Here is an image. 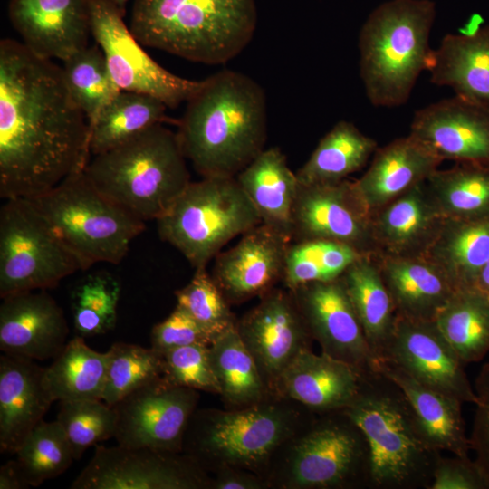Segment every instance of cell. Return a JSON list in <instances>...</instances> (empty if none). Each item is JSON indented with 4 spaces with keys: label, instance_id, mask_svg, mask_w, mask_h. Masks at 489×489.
I'll return each mask as SVG.
<instances>
[{
    "label": "cell",
    "instance_id": "19",
    "mask_svg": "<svg viewBox=\"0 0 489 489\" xmlns=\"http://www.w3.org/2000/svg\"><path fill=\"white\" fill-rule=\"evenodd\" d=\"M410 134L443 161L489 167V108L457 95L417 110Z\"/></svg>",
    "mask_w": 489,
    "mask_h": 489
},
{
    "label": "cell",
    "instance_id": "36",
    "mask_svg": "<svg viewBox=\"0 0 489 489\" xmlns=\"http://www.w3.org/2000/svg\"><path fill=\"white\" fill-rule=\"evenodd\" d=\"M209 360L220 386V395L232 408H244L273 394L235 326L208 345Z\"/></svg>",
    "mask_w": 489,
    "mask_h": 489
},
{
    "label": "cell",
    "instance_id": "27",
    "mask_svg": "<svg viewBox=\"0 0 489 489\" xmlns=\"http://www.w3.org/2000/svg\"><path fill=\"white\" fill-rule=\"evenodd\" d=\"M34 360L4 353L0 357V450L14 454L53 402Z\"/></svg>",
    "mask_w": 489,
    "mask_h": 489
},
{
    "label": "cell",
    "instance_id": "9",
    "mask_svg": "<svg viewBox=\"0 0 489 489\" xmlns=\"http://www.w3.org/2000/svg\"><path fill=\"white\" fill-rule=\"evenodd\" d=\"M156 221L161 239L195 269L206 267L229 241L262 224L236 178L222 177L190 182Z\"/></svg>",
    "mask_w": 489,
    "mask_h": 489
},
{
    "label": "cell",
    "instance_id": "45",
    "mask_svg": "<svg viewBox=\"0 0 489 489\" xmlns=\"http://www.w3.org/2000/svg\"><path fill=\"white\" fill-rule=\"evenodd\" d=\"M175 294L177 305L186 311L212 340L235 326L236 320L228 301L206 267L196 269L190 282Z\"/></svg>",
    "mask_w": 489,
    "mask_h": 489
},
{
    "label": "cell",
    "instance_id": "14",
    "mask_svg": "<svg viewBox=\"0 0 489 489\" xmlns=\"http://www.w3.org/2000/svg\"><path fill=\"white\" fill-rule=\"evenodd\" d=\"M198 390L164 375L137 388L112 408L118 445L182 453L183 437L198 402Z\"/></svg>",
    "mask_w": 489,
    "mask_h": 489
},
{
    "label": "cell",
    "instance_id": "23",
    "mask_svg": "<svg viewBox=\"0 0 489 489\" xmlns=\"http://www.w3.org/2000/svg\"><path fill=\"white\" fill-rule=\"evenodd\" d=\"M365 374L344 361L307 349L283 372L275 392L320 415L342 411L358 395Z\"/></svg>",
    "mask_w": 489,
    "mask_h": 489
},
{
    "label": "cell",
    "instance_id": "41",
    "mask_svg": "<svg viewBox=\"0 0 489 489\" xmlns=\"http://www.w3.org/2000/svg\"><path fill=\"white\" fill-rule=\"evenodd\" d=\"M14 455L30 487L62 475L74 460L69 440L57 420L37 424Z\"/></svg>",
    "mask_w": 489,
    "mask_h": 489
},
{
    "label": "cell",
    "instance_id": "30",
    "mask_svg": "<svg viewBox=\"0 0 489 489\" xmlns=\"http://www.w3.org/2000/svg\"><path fill=\"white\" fill-rule=\"evenodd\" d=\"M235 178L261 223L292 240V208L299 180L282 150L264 149Z\"/></svg>",
    "mask_w": 489,
    "mask_h": 489
},
{
    "label": "cell",
    "instance_id": "18",
    "mask_svg": "<svg viewBox=\"0 0 489 489\" xmlns=\"http://www.w3.org/2000/svg\"><path fill=\"white\" fill-rule=\"evenodd\" d=\"M381 360L394 363L421 384L463 403H477L465 364L435 321L397 314L393 335Z\"/></svg>",
    "mask_w": 489,
    "mask_h": 489
},
{
    "label": "cell",
    "instance_id": "11",
    "mask_svg": "<svg viewBox=\"0 0 489 489\" xmlns=\"http://www.w3.org/2000/svg\"><path fill=\"white\" fill-rule=\"evenodd\" d=\"M81 270L31 199H5L0 208V297L45 290Z\"/></svg>",
    "mask_w": 489,
    "mask_h": 489
},
{
    "label": "cell",
    "instance_id": "2",
    "mask_svg": "<svg viewBox=\"0 0 489 489\" xmlns=\"http://www.w3.org/2000/svg\"><path fill=\"white\" fill-rule=\"evenodd\" d=\"M187 104L177 134L203 177H235L264 149L266 98L251 77L219 71L202 80Z\"/></svg>",
    "mask_w": 489,
    "mask_h": 489
},
{
    "label": "cell",
    "instance_id": "12",
    "mask_svg": "<svg viewBox=\"0 0 489 489\" xmlns=\"http://www.w3.org/2000/svg\"><path fill=\"white\" fill-rule=\"evenodd\" d=\"M111 0H91V31L120 91L149 95L168 108L187 102L202 81L171 73L154 61L123 21Z\"/></svg>",
    "mask_w": 489,
    "mask_h": 489
},
{
    "label": "cell",
    "instance_id": "6",
    "mask_svg": "<svg viewBox=\"0 0 489 489\" xmlns=\"http://www.w3.org/2000/svg\"><path fill=\"white\" fill-rule=\"evenodd\" d=\"M177 134L156 124L125 142L93 155L84 173L110 200L142 220H157L189 185Z\"/></svg>",
    "mask_w": 489,
    "mask_h": 489
},
{
    "label": "cell",
    "instance_id": "42",
    "mask_svg": "<svg viewBox=\"0 0 489 489\" xmlns=\"http://www.w3.org/2000/svg\"><path fill=\"white\" fill-rule=\"evenodd\" d=\"M107 353L109 364L101 399L110 406L164 375L163 356L152 348L116 342Z\"/></svg>",
    "mask_w": 489,
    "mask_h": 489
},
{
    "label": "cell",
    "instance_id": "38",
    "mask_svg": "<svg viewBox=\"0 0 489 489\" xmlns=\"http://www.w3.org/2000/svg\"><path fill=\"white\" fill-rule=\"evenodd\" d=\"M167 108L155 97L120 91L90 125L91 154L109 150L162 123Z\"/></svg>",
    "mask_w": 489,
    "mask_h": 489
},
{
    "label": "cell",
    "instance_id": "35",
    "mask_svg": "<svg viewBox=\"0 0 489 489\" xmlns=\"http://www.w3.org/2000/svg\"><path fill=\"white\" fill-rule=\"evenodd\" d=\"M435 322L465 365L489 352V295L477 286L455 290Z\"/></svg>",
    "mask_w": 489,
    "mask_h": 489
},
{
    "label": "cell",
    "instance_id": "44",
    "mask_svg": "<svg viewBox=\"0 0 489 489\" xmlns=\"http://www.w3.org/2000/svg\"><path fill=\"white\" fill-rule=\"evenodd\" d=\"M119 283L108 274L86 279L73 296V324L79 336L104 334L115 326L120 297Z\"/></svg>",
    "mask_w": 489,
    "mask_h": 489
},
{
    "label": "cell",
    "instance_id": "1",
    "mask_svg": "<svg viewBox=\"0 0 489 489\" xmlns=\"http://www.w3.org/2000/svg\"><path fill=\"white\" fill-rule=\"evenodd\" d=\"M90 126L62 68L0 42V196L32 199L83 171Z\"/></svg>",
    "mask_w": 489,
    "mask_h": 489
},
{
    "label": "cell",
    "instance_id": "8",
    "mask_svg": "<svg viewBox=\"0 0 489 489\" xmlns=\"http://www.w3.org/2000/svg\"><path fill=\"white\" fill-rule=\"evenodd\" d=\"M31 200L81 270L98 263L120 264L145 229L144 221L102 195L84 170Z\"/></svg>",
    "mask_w": 489,
    "mask_h": 489
},
{
    "label": "cell",
    "instance_id": "34",
    "mask_svg": "<svg viewBox=\"0 0 489 489\" xmlns=\"http://www.w3.org/2000/svg\"><path fill=\"white\" fill-rule=\"evenodd\" d=\"M378 148L377 141L347 120L337 122L319 141L296 172L301 184L335 182L362 168Z\"/></svg>",
    "mask_w": 489,
    "mask_h": 489
},
{
    "label": "cell",
    "instance_id": "17",
    "mask_svg": "<svg viewBox=\"0 0 489 489\" xmlns=\"http://www.w3.org/2000/svg\"><path fill=\"white\" fill-rule=\"evenodd\" d=\"M321 352L364 373L378 371L374 357L341 278L313 282L291 291Z\"/></svg>",
    "mask_w": 489,
    "mask_h": 489
},
{
    "label": "cell",
    "instance_id": "25",
    "mask_svg": "<svg viewBox=\"0 0 489 489\" xmlns=\"http://www.w3.org/2000/svg\"><path fill=\"white\" fill-rule=\"evenodd\" d=\"M430 82L489 108V25L446 34L428 55Z\"/></svg>",
    "mask_w": 489,
    "mask_h": 489
},
{
    "label": "cell",
    "instance_id": "37",
    "mask_svg": "<svg viewBox=\"0 0 489 489\" xmlns=\"http://www.w3.org/2000/svg\"><path fill=\"white\" fill-rule=\"evenodd\" d=\"M434 205L445 218H489V167L455 163L434 171L425 181Z\"/></svg>",
    "mask_w": 489,
    "mask_h": 489
},
{
    "label": "cell",
    "instance_id": "15",
    "mask_svg": "<svg viewBox=\"0 0 489 489\" xmlns=\"http://www.w3.org/2000/svg\"><path fill=\"white\" fill-rule=\"evenodd\" d=\"M292 239H324L375 255L371 212L355 182L301 184L292 208Z\"/></svg>",
    "mask_w": 489,
    "mask_h": 489
},
{
    "label": "cell",
    "instance_id": "53",
    "mask_svg": "<svg viewBox=\"0 0 489 489\" xmlns=\"http://www.w3.org/2000/svg\"><path fill=\"white\" fill-rule=\"evenodd\" d=\"M116 6L120 9L121 14L124 15L126 10V5L129 0H111Z\"/></svg>",
    "mask_w": 489,
    "mask_h": 489
},
{
    "label": "cell",
    "instance_id": "13",
    "mask_svg": "<svg viewBox=\"0 0 489 489\" xmlns=\"http://www.w3.org/2000/svg\"><path fill=\"white\" fill-rule=\"evenodd\" d=\"M211 478L191 457L148 447L97 446L72 489H202Z\"/></svg>",
    "mask_w": 489,
    "mask_h": 489
},
{
    "label": "cell",
    "instance_id": "10",
    "mask_svg": "<svg viewBox=\"0 0 489 489\" xmlns=\"http://www.w3.org/2000/svg\"><path fill=\"white\" fill-rule=\"evenodd\" d=\"M283 448L287 451L277 478L279 487H369V445L360 428L344 411L321 414Z\"/></svg>",
    "mask_w": 489,
    "mask_h": 489
},
{
    "label": "cell",
    "instance_id": "49",
    "mask_svg": "<svg viewBox=\"0 0 489 489\" xmlns=\"http://www.w3.org/2000/svg\"><path fill=\"white\" fill-rule=\"evenodd\" d=\"M474 389L477 403L469 437L471 451L489 480V362L482 366L475 379Z\"/></svg>",
    "mask_w": 489,
    "mask_h": 489
},
{
    "label": "cell",
    "instance_id": "24",
    "mask_svg": "<svg viewBox=\"0 0 489 489\" xmlns=\"http://www.w3.org/2000/svg\"><path fill=\"white\" fill-rule=\"evenodd\" d=\"M445 217L429 197L425 181L371 213L375 255L423 257Z\"/></svg>",
    "mask_w": 489,
    "mask_h": 489
},
{
    "label": "cell",
    "instance_id": "28",
    "mask_svg": "<svg viewBox=\"0 0 489 489\" xmlns=\"http://www.w3.org/2000/svg\"><path fill=\"white\" fill-rule=\"evenodd\" d=\"M378 371L396 383L407 397L418 426L431 446L467 457L471 451L462 414L463 402L430 388L388 360L378 363Z\"/></svg>",
    "mask_w": 489,
    "mask_h": 489
},
{
    "label": "cell",
    "instance_id": "31",
    "mask_svg": "<svg viewBox=\"0 0 489 489\" xmlns=\"http://www.w3.org/2000/svg\"><path fill=\"white\" fill-rule=\"evenodd\" d=\"M378 363L393 335L397 312L374 255H363L340 276Z\"/></svg>",
    "mask_w": 489,
    "mask_h": 489
},
{
    "label": "cell",
    "instance_id": "22",
    "mask_svg": "<svg viewBox=\"0 0 489 489\" xmlns=\"http://www.w3.org/2000/svg\"><path fill=\"white\" fill-rule=\"evenodd\" d=\"M0 350L34 360L55 358L67 343L69 328L62 310L44 290L2 298Z\"/></svg>",
    "mask_w": 489,
    "mask_h": 489
},
{
    "label": "cell",
    "instance_id": "51",
    "mask_svg": "<svg viewBox=\"0 0 489 489\" xmlns=\"http://www.w3.org/2000/svg\"><path fill=\"white\" fill-rule=\"evenodd\" d=\"M28 487L30 485L16 459L7 461L0 467V489H24Z\"/></svg>",
    "mask_w": 489,
    "mask_h": 489
},
{
    "label": "cell",
    "instance_id": "4",
    "mask_svg": "<svg viewBox=\"0 0 489 489\" xmlns=\"http://www.w3.org/2000/svg\"><path fill=\"white\" fill-rule=\"evenodd\" d=\"M344 411L364 434L370 455L369 487L429 489L441 452L425 438L400 388L379 371L364 375Z\"/></svg>",
    "mask_w": 489,
    "mask_h": 489
},
{
    "label": "cell",
    "instance_id": "39",
    "mask_svg": "<svg viewBox=\"0 0 489 489\" xmlns=\"http://www.w3.org/2000/svg\"><path fill=\"white\" fill-rule=\"evenodd\" d=\"M363 255L366 254L350 245L331 240L310 239L291 243L285 257L283 281L288 290L293 291L309 283L335 280Z\"/></svg>",
    "mask_w": 489,
    "mask_h": 489
},
{
    "label": "cell",
    "instance_id": "16",
    "mask_svg": "<svg viewBox=\"0 0 489 489\" xmlns=\"http://www.w3.org/2000/svg\"><path fill=\"white\" fill-rule=\"evenodd\" d=\"M235 328L269 389L312 340L292 292L273 289L247 312ZM277 394V393H276Z\"/></svg>",
    "mask_w": 489,
    "mask_h": 489
},
{
    "label": "cell",
    "instance_id": "32",
    "mask_svg": "<svg viewBox=\"0 0 489 489\" xmlns=\"http://www.w3.org/2000/svg\"><path fill=\"white\" fill-rule=\"evenodd\" d=\"M424 257L444 273L455 290L476 286L489 260V218H445Z\"/></svg>",
    "mask_w": 489,
    "mask_h": 489
},
{
    "label": "cell",
    "instance_id": "5",
    "mask_svg": "<svg viewBox=\"0 0 489 489\" xmlns=\"http://www.w3.org/2000/svg\"><path fill=\"white\" fill-rule=\"evenodd\" d=\"M296 403L273 393L244 408L195 410L182 453L206 472L231 466L264 476L273 458L308 424Z\"/></svg>",
    "mask_w": 489,
    "mask_h": 489
},
{
    "label": "cell",
    "instance_id": "52",
    "mask_svg": "<svg viewBox=\"0 0 489 489\" xmlns=\"http://www.w3.org/2000/svg\"><path fill=\"white\" fill-rule=\"evenodd\" d=\"M476 286L489 295V260L479 273Z\"/></svg>",
    "mask_w": 489,
    "mask_h": 489
},
{
    "label": "cell",
    "instance_id": "29",
    "mask_svg": "<svg viewBox=\"0 0 489 489\" xmlns=\"http://www.w3.org/2000/svg\"><path fill=\"white\" fill-rule=\"evenodd\" d=\"M374 256L399 316L435 321L455 292L444 273L424 256Z\"/></svg>",
    "mask_w": 489,
    "mask_h": 489
},
{
    "label": "cell",
    "instance_id": "3",
    "mask_svg": "<svg viewBox=\"0 0 489 489\" xmlns=\"http://www.w3.org/2000/svg\"><path fill=\"white\" fill-rule=\"evenodd\" d=\"M256 23L254 0H135L129 29L143 46L218 65L248 45Z\"/></svg>",
    "mask_w": 489,
    "mask_h": 489
},
{
    "label": "cell",
    "instance_id": "50",
    "mask_svg": "<svg viewBox=\"0 0 489 489\" xmlns=\"http://www.w3.org/2000/svg\"><path fill=\"white\" fill-rule=\"evenodd\" d=\"M212 472L215 476L210 488L214 489H263L270 485L265 477L240 468L221 466Z\"/></svg>",
    "mask_w": 489,
    "mask_h": 489
},
{
    "label": "cell",
    "instance_id": "20",
    "mask_svg": "<svg viewBox=\"0 0 489 489\" xmlns=\"http://www.w3.org/2000/svg\"><path fill=\"white\" fill-rule=\"evenodd\" d=\"M292 239L260 224L242 235L237 244L220 252L211 274L228 302L263 296L283 281Z\"/></svg>",
    "mask_w": 489,
    "mask_h": 489
},
{
    "label": "cell",
    "instance_id": "7",
    "mask_svg": "<svg viewBox=\"0 0 489 489\" xmlns=\"http://www.w3.org/2000/svg\"><path fill=\"white\" fill-rule=\"evenodd\" d=\"M432 0H389L374 9L359 34L360 75L375 107L405 104L431 51Z\"/></svg>",
    "mask_w": 489,
    "mask_h": 489
},
{
    "label": "cell",
    "instance_id": "43",
    "mask_svg": "<svg viewBox=\"0 0 489 489\" xmlns=\"http://www.w3.org/2000/svg\"><path fill=\"white\" fill-rule=\"evenodd\" d=\"M56 420L64 430L74 459L115 435L114 409L101 399L62 401Z\"/></svg>",
    "mask_w": 489,
    "mask_h": 489
},
{
    "label": "cell",
    "instance_id": "48",
    "mask_svg": "<svg viewBox=\"0 0 489 489\" xmlns=\"http://www.w3.org/2000/svg\"><path fill=\"white\" fill-rule=\"evenodd\" d=\"M429 489H489V480L469 456H440Z\"/></svg>",
    "mask_w": 489,
    "mask_h": 489
},
{
    "label": "cell",
    "instance_id": "26",
    "mask_svg": "<svg viewBox=\"0 0 489 489\" xmlns=\"http://www.w3.org/2000/svg\"><path fill=\"white\" fill-rule=\"evenodd\" d=\"M443 160L412 134L377 148L355 186L372 213L426 181Z\"/></svg>",
    "mask_w": 489,
    "mask_h": 489
},
{
    "label": "cell",
    "instance_id": "21",
    "mask_svg": "<svg viewBox=\"0 0 489 489\" xmlns=\"http://www.w3.org/2000/svg\"><path fill=\"white\" fill-rule=\"evenodd\" d=\"M8 15L25 47L65 61L88 46L91 0H10Z\"/></svg>",
    "mask_w": 489,
    "mask_h": 489
},
{
    "label": "cell",
    "instance_id": "40",
    "mask_svg": "<svg viewBox=\"0 0 489 489\" xmlns=\"http://www.w3.org/2000/svg\"><path fill=\"white\" fill-rule=\"evenodd\" d=\"M62 68L66 84L90 126L120 91L104 53L98 46H87L63 61Z\"/></svg>",
    "mask_w": 489,
    "mask_h": 489
},
{
    "label": "cell",
    "instance_id": "46",
    "mask_svg": "<svg viewBox=\"0 0 489 489\" xmlns=\"http://www.w3.org/2000/svg\"><path fill=\"white\" fill-rule=\"evenodd\" d=\"M164 376L173 384L220 395L208 345L192 344L162 353Z\"/></svg>",
    "mask_w": 489,
    "mask_h": 489
},
{
    "label": "cell",
    "instance_id": "47",
    "mask_svg": "<svg viewBox=\"0 0 489 489\" xmlns=\"http://www.w3.org/2000/svg\"><path fill=\"white\" fill-rule=\"evenodd\" d=\"M151 348L159 353L192 344L209 345L212 340L182 308L176 306L163 321L154 325Z\"/></svg>",
    "mask_w": 489,
    "mask_h": 489
},
{
    "label": "cell",
    "instance_id": "33",
    "mask_svg": "<svg viewBox=\"0 0 489 489\" xmlns=\"http://www.w3.org/2000/svg\"><path fill=\"white\" fill-rule=\"evenodd\" d=\"M43 369L44 388L53 401L101 399L109 356L89 347L82 336L67 341ZM102 400V399H101Z\"/></svg>",
    "mask_w": 489,
    "mask_h": 489
}]
</instances>
